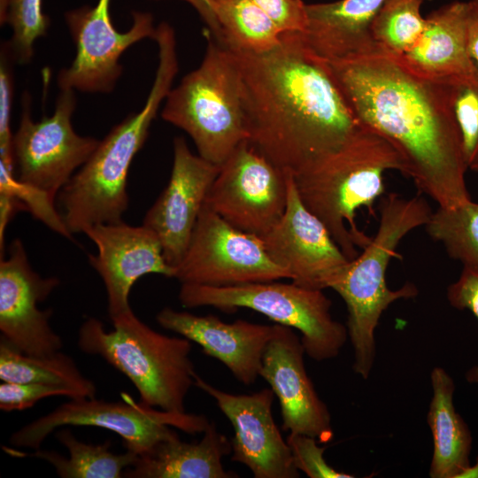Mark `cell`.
<instances>
[{
	"label": "cell",
	"mask_w": 478,
	"mask_h": 478,
	"mask_svg": "<svg viewBox=\"0 0 478 478\" xmlns=\"http://www.w3.org/2000/svg\"><path fill=\"white\" fill-rule=\"evenodd\" d=\"M467 17V1H452L434 10L426 16L419 40L398 60L414 74L432 81L472 73L478 66L468 51Z\"/></svg>",
	"instance_id": "44dd1931"
},
{
	"label": "cell",
	"mask_w": 478,
	"mask_h": 478,
	"mask_svg": "<svg viewBox=\"0 0 478 478\" xmlns=\"http://www.w3.org/2000/svg\"><path fill=\"white\" fill-rule=\"evenodd\" d=\"M210 421L200 414L174 413L136 403L124 394L122 401L75 398L60 405L15 431L9 442L15 447L40 449L57 428L64 426H92L118 434L127 451L140 456L159 442L176 434L170 427L195 435Z\"/></svg>",
	"instance_id": "30bf717a"
},
{
	"label": "cell",
	"mask_w": 478,
	"mask_h": 478,
	"mask_svg": "<svg viewBox=\"0 0 478 478\" xmlns=\"http://www.w3.org/2000/svg\"><path fill=\"white\" fill-rule=\"evenodd\" d=\"M57 440L67 450L69 457L66 458L55 451L35 450L34 452H24L10 449V453L16 456L35 457L50 463L61 478H120L124 471L132 466L138 455L127 451L116 454L110 451L111 442L91 444L76 438L69 428L56 432Z\"/></svg>",
	"instance_id": "484cf974"
},
{
	"label": "cell",
	"mask_w": 478,
	"mask_h": 478,
	"mask_svg": "<svg viewBox=\"0 0 478 478\" xmlns=\"http://www.w3.org/2000/svg\"><path fill=\"white\" fill-rule=\"evenodd\" d=\"M106 330L96 318L81 325L78 346L104 358L134 384L141 402L174 413L187 412L185 398L197 374L191 342L163 335L143 322L132 310L111 319Z\"/></svg>",
	"instance_id": "5b68a950"
},
{
	"label": "cell",
	"mask_w": 478,
	"mask_h": 478,
	"mask_svg": "<svg viewBox=\"0 0 478 478\" xmlns=\"http://www.w3.org/2000/svg\"><path fill=\"white\" fill-rule=\"evenodd\" d=\"M7 1L8 0H0V21L2 25L5 24Z\"/></svg>",
	"instance_id": "ab89813d"
},
{
	"label": "cell",
	"mask_w": 478,
	"mask_h": 478,
	"mask_svg": "<svg viewBox=\"0 0 478 478\" xmlns=\"http://www.w3.org/2000/svg\"><path fill=\"white\" fill-rule=\"evenodd\" d=\"M425 227L451 258L478 271V203L469 200L454 207L438 206Z\"/></svg>",
	"instance_id": "f1b7e54d"
},
{
	"label": "cell",
	"mask_w": 478,
	"mask_h": 478,
	"mask_svg": "<svg viewBox=\"0 0 478 478\" xmlns=\"http://www.w3.org/2000/svg\"><path fill=\"white\" fill-rule=\"evenodd\" d=\"M467 3V47L471 58L478 66V0Z\"/></svg>",
	"instance_id": "74e56055"
},
{
	"label": "cell",
	"mask_w": 478,
	"mask_h": 478,
	"mask_svg": "<svg viewBox=\"0 0 478 478\" xmlns=\"http://www.w3.org/2000/svg\"><path fill=\"white\" fill-rule=\"evenodd\" d=\"M386 0H336L306 4L302 37L324 61L376 54L371 24Z\"/></svg>",
	"instance_id": "7402d4cb"
},
{
	"label": "cell",
	"mask_w": 478,
	"mask_h": 478,
	"mask_svg": "<svg viewBox=\"0 0 478 478\" xmlns=\"http://www.w3.org/2000/svg\"><path fill=\"white\" fill-rule=\"evenodd\" d=\"M261 238L272 260L289 273L292 282L305 288H330L351 261L324 223L302 202L292 173L284 213Z\"/></svg>",
	"instance_id": "5bb4252c"
},
{
	"label": "cell",
	"mask_w": 478,
	"mask_h": 478,
	"mask_svg": "<svg viewBox=\"0 0 478 478\" xmlns=\"http://www.w3.org/2000/svg\"><path fill=\"white\" fill-rule=\"evenodd\" d=\"M447 299L459 310H469L478 319V271L463 267L459 279L447 289ZM469 383L478 384V366L466 373Z\"/></svg>",
	"instance_id": "e575fe53"
},
{
	"label": "cell",
	"mask_w": 478,
	"mask_h": 478,
	"mask_svg": "<svg viewBox=\"0 0 478 478\" xmlns=\"http://www.w3.org/2000/svg\"><path fill=\"white\" fill-rule=\"evenodd\" d=\"M174 73L158 68L143 107L116 125L58 195L62 221L70 235L122 221L128 206L127 179L143 146L158 108L172 89Z\"/></svg>",
	"instance_id": "8992f818"
},
{
	"label": "cell",
	"mask_w": 478,
	"mask_h": 478,
	"mask_svg": "<svg viewBox=\"0 0 478 478\" xmlns=\"http://www.w3.org/2000/svg\"><path fill=\"white\" fill-rule=\"evenodd\" d=\"M379 213L375 235L330 285L346 305V328L354 354L352 368L365 380L375 360L374 331L382 314L393 302L418 295L412 282L390 289L386 282L387 267L397 255L400 241L412 230L425 226L432 211L421 197L405 198L389 193L381 198Z\"/></svg>",
	"instance_id": "277c9868"
},
{
	"label": "cell",
	"mask_w": 478,
	"mask_h": 478,
	"mask_svg": "<svg viewBox=\"0 0 478 478\" xmlns=\"http://www.w3.org/2000/svg\"><path fill=\"white\" fill-rule=\"evenodd\" d=\"M430 379L433 396L428 424L433 439V455L428 474L431 478H459L471 466V432L455 409V384L451 375L436 366Z\"/></svg>",
	"instance_id": "cb8c5ba5"
},
{
	"label": "cell",
	"mask_w": 478,
	"mask_h": 478,
	"mask_svg": "<svg viewBox=\"0 0 478 478\" xmlns=\"http://www.w3.org/2000/svg\"><path fill=\"white\" fill-rule=\"evenodd\" d=\"M55 111L35 121L31 97L22 96V113L12 138L18 169L19 197L34 211L55 208V200L73 175L89 158L100 140L78 135L72 125L76 106L73 89H62Z\"/></svg>",
	"instance_id": "9c48e42d"
},
{
	"label": "cell",
	"mask_w": 478,
	"mask_h": 478,
	"mask_svg": "<svg viewBox=\"0 0 478 478\" xmlns=\"http://www.w3.org/2000/svg\"><path fill=\"white\" fill-rule=\"evenodd\" d=\"M231 452V441L210 422L199 442H182L176 433L138 456L123 477L236 478V473L222 465V459Z\"/></svg>",
	"instance_id": "603a6c76"
},
{
	"label": "cell",
	"mask_w": 478,
	"mask_h": 478,
	"mask_svg": "<svg viewBox=\"0 0 478 478\" xmlns=\"http://www.w3.org/2000/svg\"><path fill=\"white\" fill-rule=\"evenodd\" d=\"M388 170L403 173L401 157L387 140L362 125L338 150L293 174L302 202L350 260L358 255L357 247L363 249L371 241L357 227L356 212L365 207L374 214Z\"/></svg>",
	"instance_id": "3957f363"
},
{
	"label": "cell",
	"mask_w": 478,
	"mask_h": 478,
	"mask_svg": "<svg viewBox=\"0 0 478 478\" xmlns=\"http://www.w3.org/2000/svg\"><path fill=\"white\" fill-rule=\"evenodd\" d=\"M447 82L467 168L478 173V68Z\"/></svg>",
	"instance_id": "f546056e"
},
{
	"label": "cell",
	"mask_w": 478,
	"mask_h": 478,
	"mask_svg": "<svg viewBox=\"0 0 478 478\" xmlns=\"http://www.w3.org/2000/svg\"><path fill=\"white\" fill-rule=\"evenodd\" d=\"M287 443L294 466L310 478H353L354 475L335 470L325 458L326 447L319 446L316 438L298 433H289Z\"/></svg>",
	"instance_id": "1f68e13d"
},
{
	"label": "cell",
	"mask_w": 478,
	"mask_h": 478,
	"mask_svg": "<svg viewBox=\"0 0 478 478\" xmlns=\"http://www.w3.org/2000/svg\"><path fill=\"white\" fill-rule=\"evenodd\" d=\"M281 32H300L307 24L306 3L303 0H252Z\"/></svg>",
	"instance_id": "d590c367"
},
{
	"label": "cell",
	"mask_w": 478,
	"mask_h": 478,
	"mask_svg": "<svg viewBox=\"0 0 478 478\" xmlns=\"http://www.w3.org/2000/svg\"><path fill=\"white\" fill-rule=\"evenodd\" d=\"M60 284L56 277H42L30 266L20 239H14L7 258L0 261V331L19 351L49 356L63 347L62 338L50 326L52 309L41 310Z\"/></svg>",
	"instance_id": "9a60e30c"
},
{
	"label": "cell",
	"mask_w": 478,
	"mask_h": 478,
	"mask_svg": "<svg viewBox=\"0 0 478 478\" xmlns=\"http://www.w3.org/2000/svg\"><path fill=\"white\" fill-rule=\"evenodd\" d=\"M221 44L231 50L263 53L274 49L282 33L252 0H212Z\"/></svg>",
	"instance_id": "4316f807"
},
{
	"label": "cell",
	"mask_w": 478,
	"mask_h": 478,
	"mask_svg": "<svg viewBox=\"0 0 478 478\" xmlns=\"http://www.w3.org/2000/svg\"><path fill=\"white\" fill-rule=\"evenodd\" d=\"M195 386L211 396L234 428L231 460L247 466L255 478H297L290 449L272 415L274 392L223 391L195 376Z\"/></svg>",
	"instance_id": "2e32d148"
},
{
	"label": "cell",
	"mask_w": 478,
	"mask_h": 478,
	"mask_svg": "<svg viewBox=\"0 0 478 478\" xmlns=\"http://www.w3.org/2000/svg\"><path fill=\"white\" fill-rule=\"evenodd\" d=\"M206 40L201 64L171 89L161 117L190 136L200 157L221 166L249 132L235 58L208 34Z\"/></svg>",
	"instance_id": "52a82bcc"
},
{
	"label": "cell",
	"mask_w": 478,
	"mask_h": 478,
	"mask_svg": "<svg viewBox=\"0 0 478 478\" xmlns=\"http://www.w3.org/2000/svg\"><path fill=\"white\" fill-rule=\"evenodd\" d=\"M2 382L41 383L69 390L73 398H94L96 387L79 369L75 361L60 351L49 356L25 354L5 339L0 341Z\"/></svg>",
	"instance_id": "d4e9b609"
},
{
	"label": "cell",
	"mask_w": 478,
	"mask_h": 478,
	"mask_svg": "<svg viewBox=\"0 0 478 478\" xmlns=\"http://www.w3.org/2000/svg\"><path fill=\"white\" fill-rule=\"evenodd\" d=\"M430 0H386L371 27L378 54L401 58L420 37L426 24L422 5Z\"/></svg>",
	"instance_id": "83f0119b"
},
{
	"label": "cell",
	"mask_w": 478,
	"mask_h": 478,
	"mask_svg": "<svg viewBox=\"0 0 478 478\" xmlns=\"http://www.w3.org/2000/svg\"><path fill=\"white\" fill-rule=\"evenodd\" d=\"M110 2L97 0L95 6H82L66 12L76 55L70 66L58 73L60 90L111 92L122 73L120 64L122 53L145 38L153 40L157 27L150 12H134L131 27L120 32L112 22Z\"/></svg>",
	"instance_id": "4fadbf2b"
},
{
	"label": "cell",
	"mask_w": 478,
	"mask_h": 478,
	"mask_svg": "<svg viewBox=\"0 0 478 478\" xmlns=\"http://www.w3.org/2000/svg\"><path fill=\"white\" fill-rule=\"evenodd\" d=\"M459 478H478V457L474 466H470Z\"/></svg>",
	"instance_id": "f35d334b"
},
{
	"label": "cell",
	"mask_w": 478,
	"mask_h": 478,
	"mask_svg": "<svg viewBox=\"0 0 478 478\" xmlns=\"http://www.w3.org/2000/svg\"><path fill=\"white\" fill-rule=\"evenodd\" d=\"M190 4L197 12L206 26V34L210 35L220 43L221 42V31L217 20L212 0H181Z\"/></svg>",
	"instance_id": "8d00e7d4"
},
{
	"label": "cell",
	"mask_w": 478,
	"mask_h": 478,
	"mask_svg": "<svg viewBox=\"0 0 478 478\" xmlns=\"http://www.w3.org/2000/svg\"><path fill=\"white\" fill-rule=\"evenodd\" d=\"M229 50L240 71L248 141L276 166L302 172L361 127L327 63L300 32L283 33L266 52Z\"/></svg>",
	"instance_id": "7a4b0ae2"
},
{
	"label": "cell",
	"mask_w": 478,
	"mask_h": 478,
	"mask_svg": "<svg viewBox=\"0 0 478 478\" xmlns=\"http://www.w3.org/2000/svg\"><path fill=\"white\" fill-rule=\"evenodd\" d=\"M173 278L223 287L289 279V274L272 260L261 237L234 227L204 204Z\"/></svg>",
	"instance_id": "8fae6325"
},
{
	"label": "cell",
	"mask_w": 478,
	"mask_h": 478,
	"mask_svg": "<svg viewBox=\"0 0 478 478\" xmlns=\"http://www.w3.org/2000/svg\"><path fill=\"white\" fill-rule=\"evenodd\" d=\"M325 62L357 120L397 151L403 174L420 193L441 207L471 200L446 81L420 77L378 53Z\"/></svg>",
	"instance_id": "6da1fadb"
},
{
	"label": "cell",
	"mask_w": 478,
	"mask_h": 478,
	"mask_svg": "<svg viewBox=\"0 0 478 478\" xmlns=\"http://www.w3.org/2000/svg\"><path fill=\"white\" fill-rule=\"evenodd\" d=\"M54 396L73 398L69 390L56 386L3 382L0 384V409L4 412L22 411L41 399Z\"/></svg>",
	"instance_id": "836d02e7"
},
{
	"label": "cell",
	"mask_w": 478,
	"mask_h": 478,
	"mask_svg": "<svg viewBox=\"0 0 478 478\" xmlns=\"http://www.w3.org/2000/svg\"><path fill=\"white\" fill-rule=\"evenodd\" d=\"M289 173L246 140L220 166L204 204L234 227L262 237L284 213Z\"/></svg>",
	"instance_id": "7c38bea8"
},
{
	"label": "cell",
	"mask_w": 478,
	"mask_h": 478,
	"mask_svg": "<svg viewBox=\"0 0 478 478\" xmlns=\"http://www.w3.org/2000/svg\"><path fill=\"white\" fill-rule=\"evenodd\" d=\"M12 62L14 60L5 42L1 47L0 54V164L14 170L13 135L11 132L13 98Z\"/></svg>",
	"instance_id": "d6a6232c"
},
{
	"label": "cell",
	"mask_w": 478,
	"mask_h": 478,
	"mask_svg": "<svg viewBox=\"0 0 478 478\" xmlns=\"http://www.w3.org/2000/svg\"><path fill=\"white\" fill-rule=\"evenodd\" d=\"M305 354L294 329L277 324L264 351L259 376L279 400L282 428L327 443L334 437L331 415L306 373Z\"/></svg>",
	"instance_id": "d6986e66"
},
{
	"label": "cell",
	"mask_w": 478,
	"mask_h": 478,
	"mask_svg": "<svg viewBox=\"0 0 478 478\" xmlns=\"http://www.w3.org/2000/svg\"><path fill=\"white\" fill-rule=\"evenodd\" d=\"M220 166L194 154L183 137L173 139L169 181L147 211L143 225L158 237L166 261L174 268L182 260L208 191Z\"/></svg>",
	"instance_id": "e0dca14e"
},
{
	"label": "cell",
	"mask_w": 478,
	"mask_h": 478,
	"mask_svg": "<svg viewBox=\"0 0 478 478\" xmlns=\"http://www.w3.org/2000/svg\"><path fill=\"white\" fill-rule=\"evenodd\" d=\"M5 23L12 29L7 44L13 60L19 64L30 62L35 42L47 34L50 25L42 12V0H8Z\"/></svg>",
	"instance_id": "4dcf8cb0"
},
{
	"label": "cell",
	"mask_w": 478,
	"mask_h": 478,
	"mask_svg": "<svg viewBox=\"0 0 478 478\" xmlns=\"http://www.w3.org/2000/svg\"><path fill=\"white\" fill-rule=\"evenodd\" d=\"M178 298L184 308L212 306L224 312L246 308L262 313L277 324L297 329L305 354L315 361L338 356L349 337L346 326L333 318L332 303L322 289L292 281L223 287L181 283Z\"/></svg>",
	"instance_id": "ba28073f"
},
{
	"label": "cell",
	"mask_w": 478,
	"mask_h": 478,
	"mask_svg": "<svg viewBox=\"0 0 478 478\" xmlns=\"http://www.w3.org/2000/svg\"><path fill=\"white\" fill-rule=\"evenodd\" d=\"M156 320L163 328L197 343L204 354L220 361L243 385L253 384L259 376L264 351L277 329V323L244 320L227 323L212 314L199 316L170 307L160 310Z\"/></svg>",
	"instance_id": "ffe728a7"
},
{
	"label": "cell",
	"mask_w": 478,
	"mask_h": 478,
	"mask_svg": "<svg viewBox=\"0 0 478 478\" xmlns=\"http://www.w3.org/2000/svg\"><path fill=\"white\" fill-rule=\"evenodd\" d=\"M96 246L89 262L101 277L107 294L110 319L131 309L128 297L135 282L149 274L174 276L158 235L147 227L123 220L93 226L84 233Z\"/></svg>",
	"instance_id": "ac0fdd59"
}]
</instances>
